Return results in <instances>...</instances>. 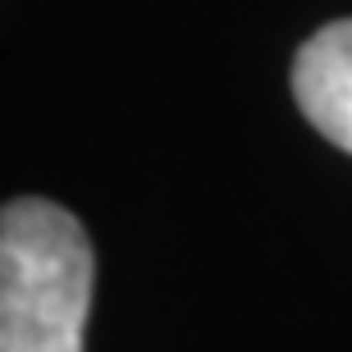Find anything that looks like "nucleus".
<instances>
[{
  "label": "nucleus",
  "instance_id": "2",
  "mask_svg": "<svg viewBox=\"0 0 352 352\" xmlns=\"http://www.w3.org/2000/svg\"><path fill=\"white\" fill-rule=\"evenodd\" d=\"M293 96L307 124L352 156V19H334L302 41L293 60Z\"/></svg>",
  "mask_w": 352,
  "mask_h": 352
},
{
  "label": "nucleus",
  "instance_id": "1",
  "mask_svg": "<svg viewBox=\"0 0 352 352\" xmlns=\"http://www.w3.org/2000/svg\"><path fill=\"white\" fill-rule=\"evenodd\" d=\"M91 238L46 197L0 210V352H82L91 311Z\"/></svg>",
  "mask_w": 352,
  "mask_h": 352
}]
</instances>
